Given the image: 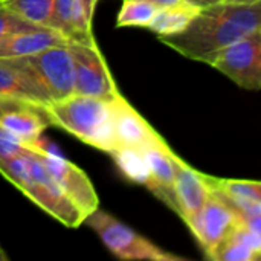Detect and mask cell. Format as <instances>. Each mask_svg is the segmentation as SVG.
Masks as SVG:
<instances>
[{"label": "cell", "instance_id": "1", "mask_svg": "<svg viewBox=\"0 0 261 261\" xmlns=\"http://www.w3.org/2000/svg\"><path fill=\"white\" fill-rule=\"evenodd\" d=\"M257 29H261V3L220 2L200 9L182 32L159 37V40L182 57L205 63L223 47Z\"/></svg>", "mask_w": 261, "mask_h": 261}, {"label": "cell", "instance_id": "2", "mask_svg": "<svg viewBox=\"0 0 261 261\" xmlns=\"http://www.w3.org/2000/svg\"><path fill=\"white\" fill-rule=\"evenodd\" d=\"M50 125H55L81 142L112 154L116 150L110 101L72 93L44 106Z\"/></svg>", "mask_w": 261, "mask_h": 261}, {"label": "cell", "instance_id": "3", "mask_svg": "<svg viewBox=\"0 0 261 261\" xmlns=\"http://www.w3.org/2000/svg\"><path fill=\"white\" fill-rule=\"evenodd\" d=\"M9 61L35 83L49 102L75 93L73 60L69 44L50 46L37 54L11 58Z\"/></svg>", "mask_w": 261, "mask_h": 261}, {"label": "cell", "instance_id": "4", "mask_svg": "<svg viewBox=\"0 0 261 261\" xmlns=\"http://www.w3.org/2000/svg\"><path fill=\"white\" fill-rule=\"evenodd\" d=\"M90 229L99 237L104 246L119 260H148V261H179L184 257L174 255L154 245L147 237L138 234L130 226L124 225L112 214L95 210L84 220Z\"/></svg>", "mask_w": 261, "mask_h": 261}, {"label": "cell", "instance_id": "5", "mask_svg": "<svg viewBox=\"0 0 261 261\" xmlns=\"http://www.w3.org/2000/svg\"><path fill=\"white\" fill-rule=\"evenodd\" d=\"M29 164L31 174L20 191L61 225L67 228H80L84 225V216L60 190L32 148H29Z\"/></svg>", "mask_w": 261, "mask_h": 261}, {"label": "cell", "instance_id": "6", "mask_svg": "<svg viewBox=\"0 0 261 261\" xmlns=\"http://www.w3.org/2000/svg\"><path fill=\"white\" fill-rule=\"evenodd\" d=\"M205 64L217 69L245 90H260L261 29L223 47L210 57Z\"/></svg>", "mask_w": 261, "mask_h": 261}, {"label": "cell", "instance_id": "7", "mask_svg": "<svg viewBox=\"0 0 261 261\" xmlns=\"http://www.w3.org/2000/svg\"><path fill=\"white\" fill-rule=\"evenodd\" d=\"M69 49L73 60L75 93L107 101L121 93L96 40L90 43H70Z\"/></svg>", "mask_w": 261, "mask_h": 261}, {"label": "cell", "instance_id": "8", "mask_svg": "<svg viewBox=\"0 0 261 261\" xmlns=\"http://www.w3.org/2000/svg\"><path fill=\"white\" fill-rule=\"evenodd\" d=\"M239 222L242 220L234 210L211 190L206 202L187 226L203 249L206 258L211 260Z\"/></svg>", "mask_w": 261, "mask_h": 261}, {"label": "cell", "instance_id": "9", "mask_svg": "<svg viewBox=\"0 0 261 261\" xmlns=\"http://www.w3.org/2000/svg\"><path fill=\"white\" fill-rule=\"evenodd\" d=\"M35 153L38 154L40 161L43 162L52 179L57 182L60 190L84 216V220L89 214L99 208V199L93 188V184L80 167L66 159L61 153Z\"/></svg>", "mask_w": 261, "mask_h": 261}, {"label": "cell", "instance_id": "10", "mask_svg": "<svg viewBox=\"0 0 261 261\" xmlns=\"http://www.w3.org/2000/svg\"><path fill=\"white\" fill-rule=\"evenodd\" d=\"M112 127L116 150H142L154 144L162 136L139 115L122 93H118L112 101ZM115 150V151H116Z\"/></svg>", "mask_w": 261, "mask_h": 261}, {"label": "cell", "instance_id": "11", "mask_svg": "<svg viewBox=\"0 0 261 261\" xmlns=\"http://www.w3.org/2000/svg\"><path fill=\"white\" fill-rule=\"evenodd\" d=\"M208 185L252 229L261 231V184L258 180L220 179L206 174Z\"/></svg>", "mask_w": 261, "mask_h": 261}, {"label": "cell", "instance_id": "12", "mask_svg": "<svg viewBox=\"0 0 261 261\" xmlns=\"http://www.w3.org/2000/svg\"><path fill=\"white\" fill-rule=\"evenodd\" d=\"M0 125L18 138L28 148L50 127L44 106L14 99L0 98Z\"/></svg>", "mask_w": 261, "mask_h": 261}, {"label": "cell", "instance_id": "13", "mask_svg": "<svg viewBox=\"0 0 261 261\" xmlns=\"http://www.w3.org/2000/svg\"><path fill=\"white\" fill-rule=\"evenodd\" d=\"M174 167V199H176V214L188 225L193 217L200 211L206 202L211 188L206 180V174L194 170L185 161H182L176 153H173Z\"/></svg>", "mask_w": 261, "mask_h": 261}, {"label": "cell", "instance_id": "14", "mask_svg": "<svg viewBox=\"0 0 261 261\" xmlns=\"http://www.w3.org/2000/svg\"><path fill=\"white\" fill-rule=\"evenodd\" d=\"M148 173L145 187L162 200L170 210L176 213V199H174V167H173V150L167 145L164 138L139 150Z\"/></svg>", "mask_w": 261, "mask_h": 261}, {"label": "cell", "instance_id": "15", "mask_svg": "<svg viewBox=\"0 0 261 261\" xmlns=\"http://www.w3.org/2000/svg\"><path fill=\"white\" fill-rule=\"evenodd\" d=\"M98 0H55L52 28L70 43H90L93 37V15Z\"/></svg>", "mask_w": 261, "mask_h": 261}, {"label": "cell", "instance_id": "16", "mask_svg": "<svg viewBox=\"0 0 261 261\" xmlns=\"http://www.w3.org/2000/svg\"><path fill=\"white\" fill-rule=\"evenodd\" d=\"M70 44V41L57 29L49 26H31L12 32L0 40V60L20 58L37 54L50 46Z\"/></svg>", "mask_w": 261, "mask_h": 261}, {"label": "cell", "instance_id": "17", "mask_svg": "<svg viewBox=\"0 0 261 261\" xmlns=\"http://www.w3.org/2000/svg\"><path fill=\"white\" fill-rule=\"evenodd\" d=\"M261 255V231L239 222L211 260L257 261Z\"/></svg>", "mask_w": 261, "mask_h": 261}, {"label": "cell", "instance_id": "18", "mask_svg": "<svg viewBox=\"0 0 261 261\" xmlns=\"http://www.w3.org/2000/svg\"><path fill=\"white\" fill-rule=\"evenodd\" d=\"M0 98H14L40 106L49 104L35 83L9 60H0Z\"/></svg>", "mask_w": 261, "mask_h": 261}, {"label": "cell", "instance_id": "19", "mask_svg": "<svg viewBox=\"0 0 261 261\" xmlns=\"http://www.w3.org/2000/svg\"><path fill=\"white\" fill-rule=\"evenodd\" d=\"M199 11H200L199 8L190 5L188 2L174 6L159 8L153 20L148 23L145 29L154 32L158 37H168V35L179 34L191 23V20L197 15Z\"/></svg>", "mask_w": 261, "mask_h": 261}, {"label": "cell", "instance_id": "20", "mask_svg": "<svg viewBox=\"0 0 261 261\" xmlns=\"http://www.w3.org/2000/svg\"><path fill=\"white\" fill-rule=\"evenodd\" d=\"M0 5L26 23L52 28L55 0H0Z\"/></svg>", "mask_w": 261, "mask_h": 261}, {"label": "cell", "instance_id": "21", "mask_svg": "<svg viewBox=\"0 0 261 261\" xmlns=\"http://www.w3.org/2000/svg\"><path fill=\"white\" fill-rule=\"evenodd\" d=\"M159 8L145 0H122L116 28H147Z\"/></svg>", "mask_w": 261, "mask_h": 261}, {"label": "cell", "instance_id": "22", "mask_svg": "<svg viewBox=\"0 0 261 261\" xmlns=\"http://www.w3.org/2000/svg\"><path fill=\"white\" fill-rule=\"evenodd\" d=\"M113 159L116 161L118 167L121 168V171L132 180L145 185L147 179H148V173H147V167L144 162V158L141 154L139 150H127V148H121L112 153Z\"/></svg>", "mask_w": 261, "mask_h": 261}, {"label": "cell", "instance_id": "23", "mask_svg": "<svg viewBox=\"0 0 261 261\" xmlns=\"http://www.w3.org/2000/svg\"><path fill=\"white\" fill-rule=\"evenodd\" d=\"M26 150L28 147L18 138H15L11 132H8L5 127L0 125V162L12 156H17Z\"/></svg>", "mask_w": 261, "mask_h": 261}, {"label": "cell", "instance_id": "24", "mask_svg": "<svg viewBox=\"0 0 261 261\" xmlns=\"http://www.w3.org/2000/svg\"><path fill=\"white\" fill-rule=\"evenodd\" d=\"M31 26H35V24L26 23L24 20L14 15L11 11H8L3 5H0V40L12 32L21 31V29L31 28Z\"/></svg>", "mask_w": 261, "mask_h": 261}, {"label": "cell", "instance_id": "25", "mask_svg": "<svg viewBox=\"0 0 261 261\" xmlns=\"http://www.w3.org/2000/svg\"><path fill=\"white\" fill-rule=\"evenodd\" d=\"M145 2L154 5L156 8H167V6H174V5L185 3L187 0H145Z\"/></svg>", "mask_w": 261, "mask_h": 261}, {"label": "cell", "instance_id": "26", "mask_svg": "<svg viewBox=\"0 0 261 261\" xmlns=\"http://www.w3.org/2000/svg\"><path fill=\"white\" fill-rule=\"evenodd\" d=\"M190 5L199 8V9H203V8H208L211 5H216V3H220L222 0H187Z\"/></svg>", "mask_w": 261, "mask_h": 261}, {"label": "cell", "instance_id": "27", "mask_svg": "<svg viewBox=\"0 0 261 261\" xmlns=\"http://www.w3.org/2000/svg\"><path fill=\"white\" fill-rule=\"evenodd\" d=\"M226 3H236V5H254V3H261V0H222Z\"/></svg>", "mask_w": 261, "mask_h": 261}, {"label": "cell", "instance_id": "28", "mask_svg": "<svg viewBox=\"0 0 261 261\" xmlns=\"http://www.w3.org/2000/svg\"><path fill=\"white\" fill-rule=\"evenodd\" d=\"M9 260V257H8V254H6V251L3 249V246L0 245V261H8Z\"/></svg>", "mask_w": 261, "mask_h": 261}]
</instances>
